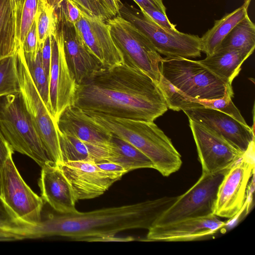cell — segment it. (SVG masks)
I'll use <instances>...</instances> for the list:
<instances>
[{"label":"cell","mask_w":255,"mask_h":255,"mask_svg":"<svg viewBox=\"0 0 255 255\" xmlns=\"http://www.w3.org/2000/svg\"><path fill=\"white\" fill-rule=\"evenodd\" d=\"M72 105L84 112L153 122L168 109L157 83L123 63L101 66L77 85Z\"/></svg>","instance_id":"obj_1"},{"label":"cell","mask_w":255,"mask_h":255,"mask_svg":"<svg viewBox=\"0 0 255 255\" xmlns=\"http://www.w3.org/2000/svg\"><path fill=\"white\" fill-rule=\"evenodd\" d=\"M177 197L164 196L88 212L50 214L31 227L29 239L61 236L87 241L95 237L115 236L128 229L149 230Z\"/></svg>","instance_id":"obj_2"},{"label":"cell","mask_w":255,"mask_h":255,"mask_svg":"<svg viewBox=\"0 0 255 255\" xmlns=\"http://www.w3.org/2000/svg\"><path fill=\"white\" fill-rule=\"evenodd\" d=\"M85 113L95 124L141 151L152 162L154 169L163 176H169L180 168L182 163L180 154L171 139L153 122Z\"/></svg>","instance_id":"obj_3"},{"label":"cell","mask_w":255,"mask_h":255,"mask_svg":"<svg viewBox=\"0 0 255 255\" xmlns=\"http://www.w3.org/2000/svg\"><path fill=\"white\" fill-rule=\"evenodd\" d=\"M0 130L13 151L29 156L41 167L51 161L45 151L21 92L0 96Z\"/></svg>","instance_id":"obj_4"},{"label":"cell","mask_w":255,"mask_h":255,"mask_svg":"<svg viewBox=\"0 0 255 255\" xmlns=\"http://www.w3.org/2000/svg\"><path fill=\"white\" fill-rule=\"evenodd\" d=\"M161 75L183 95L197 99H216L234 92L232 85L221 80L198 60L162 58Z\"/></svg>","instance_id":"obj_5"},{"label":"cell","mask_w":255,"mask_h":255,"mask_svg":"<svg viewBox=\"0 0 255 255\" xmlns=\"http://www.w3.org/2000/svg\"><path fill=\"white\" fill-rule=\"evenodd\" d=\"M119 16L137 27L155 50L166 58L190 59L201 56V39L197 35L164 28L145 12L127 3H122Z\"/></svg>","instance_id":"obj_6"},{"label":"cell","mask_w":255,"mask_h":255,"mask_svg":"<svg viewBox=\"0 0 255 255\" xmlns=\"http://www.w3.org/2000/svg\"><path fill=\"white\" fill-rule=\"evenodd\" d=\"M113 40L121 53L124 63L140 69L157 83L160 78V54L133 24L121 16L107 20Z\"/></svg>","instance_id":"obj_7"},{"label":"cell","mask_w":255,"mask_h":255,"mask_svg":"<svg viewBox=\"0 0 255 255\" xmlns=\"http://www.w3.org/2000/svg\"><path fill=\"white\" fill-rule=\"evenodd\" d=\"M21 92L26 109L49 159L62 162L56 123L42 100L30 75L24 52L19 46L15 54Z\"/></svg>","instance_id":"obj_8"},{"label":"cell","mask_w":255,"mask_h":255,"mask_svg":"<svg viewBox=\"0 0 255 255\" xmlns=\"http://www.w3.org/2000/svg\"><path fill=\"white\" fill-rule=\"evenodd\" d=\"M228 169L202 173L198 181L157 219L154 225L214 214L219 186Z\"/></svg>","instance_id":"obj_9"},{"label":"cell","mask_w":255,"mask_h":255,"mask_svg":"<svg viewBox=\"0 0 255 255\" xmlns=\"http://www.w3.org/2000/svg\"><path fill=\"white\" fill-rule=\"evenodd\" d=\"M255 140L227 170L217 194L214 214L233 218L244 207L255 171Z\"/></svg>","instance_id":"obj_10"},{"label":"cell","mask_w":255,"mask_h":255,"mask_svg":"<svg viewBox=\"0 0 255 255\" xmlns=\"http://www.w3.org/2000/svg\"><path fill=\"white\" fill-rule=\"evenodd\" d=\"M0 198L9 213L19 224L28 228L41 220L43 200L26 184L10 154L5 162L2 174Z\"/></svg>","instance_id":"obj_11"},{"label":"cell","mask_w":255,"mask_h":255,"mask_svg":"<svg viewBox=\"0 0 255 255\" xmlns=\"http://www.w3.org/2000/svg\"><path fill=\"white\" fill-rule=\"evenodd\" d=\"M50 37L49 100L50 114L56 122L61 113L72 105L77 84L67 64L62 36L56 27Z\"/></svg>","instance_id":"obj_12"},{"label":"cell","mask_w":255,"mask_h":255,"mask_svg":"<svg viewBox=\"0 0 255 255\" xmlns=\"http://www.w3.org/2000/svg\"><path fill=\"white\" fill-rule=\"evenodd\" d=\"M188 119L202 173L210 174L229 168L243 155L244 153L221 136Z\"/></svg>","instance_id":"obj_13"},{"label":"cell","mask_w":255,"mask_h":255,"mask_svg":"<svg viewBox=\"0 0 255 255\" xmlns=\"http://www.w3.org/2000/svg\"><path fill=\"white\" fill-rule=\"evenodd\" d=\"M188 119L202 125L245 153L255 140L254 128L221 111L203 107L182 110Z\"/></svg>","instance_id":"obj_14"},{"label":"cell","mask_w":255,"mask_h":255,"mask_svg":"<svg viewBox=\"0 0 255 255\" xmlns=\"http://www.w3.org/2000/svg\"><path fill=\"white\" fill-rule=\"evenodd\" d=\"M70 183L77 201L90 199L105 193L118 180L92 161H67L59 164Z\"/></svg>","instance_id":"obj_15"},{"label":"cell","mask_w":255,"mask_h":255,"mask_svg":"<svg viewBox=\"0 0 255 255\" xmlns=\"http://www.w3.org/2000/svg\"><path fill=\"white\" fill-rule=\"evenodd\" d=\"M225 222L214 214L154 225L148 230L147 241L186 242L212 235L224 227Z\"/></svg>","instance_id":"obj_16"},{"label":"cell","mask_w":255,"mask_h":255,"mask_svg":"<svg viewBox=\"0 0 255 255\" xmlns=\"http://www.w3.org/2000/svg\"><path fill=\"white\" fill-rule=\"evenodd\" d=\"M56 27L62 36L67 64L78 85L102 65L88 49L74 24L56 14Z\"/></svg>","instance_id":"obj_17"},{"label":"cell","mask_w":255,"mask_h":255,"mask_svg":"<svg viewBox=\"0 0 255 255\" xmlns=\"http://www.w3.org/2000/svg\"><path fill=\"white\" fill-rule=\"evenodd\" d=\"M75 25L88 49L102 66L124 63L123 56L113 40L106 21L82 15Z\"/></svg>","instance_id":"obj_18"},{"label":"cell","mask_w":255,"mask_h":255,"mask_svg":"<svg viewBox=\"0 0 255 255\" xmlns=\"http://www.w3.org/2000/svg\"><path fill=\"white\" fill-rule=\"evenodd\" d=\"M38 185L43 200L58 213L77 211L73 189L59 164L50 161L41 167Z\"/></svg>","instance_id":"obj_19"},{"label":"cell","mask_w":255,"mask_h":255,"mask_svg":"<svg viewBox=\"0 0 255 255\" xmlns=\"http://www.w3.org/2000/svg\"><path fill=\"white\" fill-rule=\"evenodd\" d=\"M57 130L84 142L108 146L112 133L91 121L82 111L73 105L67 107L55 122Z\"/></svg>","instance_id":"obj_20"},{"label":"cell","mask_w":255,"mask_h":255,"mask_svg":"<svg viewBox=\"0 0 255 255\" xmlns=\"http://www.w3.org/2000/svg\"><path fill=\"white\" fill-rule=\"evenodd\" d=\"M157 84L163 95L168 109L179 111L196 107L210 108L221 111L243 124L248 125L232 101L234 92H228L219 99H197L181 94L161 75Z\"/></svg>","instance_id":"obj_21"},{"label":"cell","mask_w":255,"mask_h":255,"mask_svg":"<svg viewBox=\"0 0 255 255\" xmlns=\"http://www.w3.org/2000/svg\"><path fill=\"white\" fill-rule=\"evenodd\" d=\"M253 52L248 50H219L198 61L225 83L232 85L242 64Z\"/></svg>","instance_id":"obj_22"},{"label":"cell","mask_w":255,"mask_h":255,"mask_svg":"<svg viewBox=\"0 0 255 255\" xmlns=\"http://www.w3.org/2000/svg\"><path fill=\"white\" fill-rule=\"evenodd\" d=\"M57 132L62 162L85 160L99 162L108 160L109 145L91 144L58 130Z\"/></svg>","instance_id":"obj_23"},{"label":"cell","mask_w":255,"mask_h":255,"mask_svg":"<svg viewBox=\"0 0 255 255\" xmlns=\"http://www.w3.org/2000/svg\"><path fill=\"white\" fill-rule=\"evenodd\" d=\"M251 2V0H244L241 6L215 20L213 27L201 37L202 52L208 56L216 51L232 29L248 15Z\"/></svg>","instance_id":"obj_24"},{"label":"cell","mask_w":255,"mask_h":255,"mask_svg":"<svg viewBox=\"0 0 255 255\" xmlns=\"http://www.w3.org/2000/svg\"><path fill=\"white\" fill-rule=\"evenodd\" d=\"M108 161L117 163L128 172L139 168H153L151 160L137 148L112 133Z\"/></svg>","instance_id":"obj_25"},{"label":"cell","mask_w":255,"mask_h":255,"mask_svg":"<svg viewBox=\"0 0 255 255\" xmlns=\"http://www.w3.org/2000/svg\"><path fill=\"white\" fill-rule=\"evenodd\" d=\"M18 47L15 2L0 0V59L15 55Z\"/></svg>","instance_id":"obj_26"},{"label":"cell","mask_w":255,"mask_h":255,"mask_svg":"<svg viewBox=\"0 0 255 255\" xmlns=\"http://www.w3.org/2000/svg\"><path fill=\"white\" fill-rule=\"evenodd\" d=\"M255 24L247 15L225 37L216 50L235 49L254 51Z\"/></svg>","instance_id":"obj_27"},{"label":"cell","mask_w":255,"mask_h":255,"mask_svg":"<svg viewBox=\"0 0 255 255\" xmlns=\"http://www.w3.org/2000/svg\"><path fill=\"white\" fill-rule=\"evenodd\" d=\"M42 44L39 45L35 58H33L30 54L23 52L26 65L33 82L50 114L49 80L42 66Z\"/></svg>","instance_id":"obj_28"},{"label":"cell","mask_w":255,"mask_h":255,"mask_svg":"<svg viewBox=\"0 0 255 255\" xmlns=\"http://www.w3.org/2000/svg\"><path fill=\"white\" fill-rule=\"evenodd\" d=\"M20 92L15 55L0 59V96Z\"/></svg>","instance_id":"obj_29"},{"label":"cell","mask_w":255,"mask_h":255,"mask_svg":"<svg viewBox=\"0 0 255 255\" xmlns=\"http://www.w3.org/2000/svg\"><path fill=\"white\" fill-rule=\"evenodd\" d=\"M35 21L38 45H40L53 33L56 27L54 9L49 5L47 0H40Z\"/></svg>","instance_id":"obj_30"},{"label":"cell","mask_w":255,"mask_h":255,"mask_svg":"<svg viewBox=\"0 0 255 255\" xmlns=\"http://www.w3.org/2000/svg\"><path fill=\"white\" fill-rule=\"evenodd\" d=\"M28 228L17 222L8 211L0 197V238L26 239Z\"/></svg>","instance_id":"obj_31"},{"label":"cell","mask_w":255,"mask_h":255,"mask_svg":"<svg viewBox=\"0 0 255 255\" xmlns=\"http://www.w3.org/2000/svg\"><path fill=\"white\" fill-rule=\"evenodd\" d=\"M79 9L81 14L91 18L106 21L113 18L102 0H70Z\"/></svg>","instance_id":"obj_32"},{"label":"cell","mask_w":255,"mask_h":255,"mask_svg":"<svg viewBox=\"0 0 255 255\" xmlns=\"http://www.w3.org/2000/svg\"><path fill=\"white\" fill-rule=\"evenodd\" d=\"M40 0H25L20 20L18 37L19 46L23 43L25 38L35 20Z\"/></svg>","instance_id":"obj_33"},{"label":"cell","mask_w":255,"mask_h":255,"mask_svg":"<svg viewBox=\"0 0 255 255\" xmlns=\"http://www.w3.org/2000/svg\"><path fill=\"white\" fill-rule=\"evenodd\" d=\"M54 11L57 16L74 24L82 16L79 9L70 0H62Z\"/></svg>","instance_id":"obj_34"},{"label":"cell","mask_w":255,"mask_h":255,"mask_svg":"<svg viewBox=\"0 0 255 255\" xmlns=\"http://www.w3.org/2000/svg\"><path fill=\"white\" fill-rule=\"evenodd\" d=\"M23 52L35 58L38 48L37 27L35 20L29 29L21 46Z\"/></svg>","instance_id":"obj_35"},{"label":"cell","mask_w":255,"mask_h":255,"mask_svg":"<svg viewBox=\"0 0 255 255\" xmlns=\"http://www.w3.org/2000/svg\"><path fill=\"white\" fill-rule=\"evenodd\" d=\"M145 12L155 23L166 29L176 30V25L169 20L166 13L155 9H145L141 10Z\"/></svg>","instance_id":"obj_36"},{"label":"cell","mask_w":255,"mask_h":255,"mask_svg":"<svg viewBox=\"0 0 255 255\" xmlns=\"http://www.w3.org/2000/svg\"><path fill=\"white\" fill-rule=\"evenodd\" d=\"M96 163L100 168L118 180L128 173L122 166L113 161L107 160Z\"/></svg>","instance_id":"obj_37"},{"label":"cell","mask_w":255,"mask_h":255,"mask_svg":"<svg viewBox=\"0 0 255 255\" xmlns=\"http://www.w3.org/2000/svg\"><path fill=\"white\" fill-rule=\"evenodd\" d=\"M51 35V34H50ZM50 35L46 37L42 45L41 60L43 69L48 80L51 60V45Z\"/></svg>","instance_id":"obj_38"},{"label":"cell","mask_w":255,"mask_h":255,"mask_svg":"<svg viewBox=\"0 0 255 255\" xmlns=\"http://www.w3.org/2000/svg\"><path fill=\"white\" fill-rule=\"evenodd\" d=\"M13 150L8 144L0 130V196L2 188V174L5 161L8 156L13 153Z\"/></svg>","instance_id":"obj_39"},{"label":"cell","mask_w":255,"mask_h":255,"mask_svg":"<svg viewBox=\"0 0 255 255\" xmlns=\"http://www.w3.org/2000/svg\"><path fill=\"white\" fill-rule=\"evenodd\" d=\"M138 5L140 10L145 9H157L166 13V8L162 0H133Z\"/></svg>","instance_id":"obj_40"},{"label":"cell","mask_w":255,"mask_h":255,"mask_svg":"<svg viewBox=\"0 0 255 255\" xmlns=\"http://www.w3.org/2000/svg\"><path fill=\"white\" fill-rule=\"evenodd\" d=\"M113 17L119 15L123 2L121 0H102Z\"/></svg>","instance_id":"obj_41"},{"label":"cell","mask_w":255,"mask_h":255,"mask_svg":"<svg viewBox=\"0 0 255 255\" xmlns=\"http://www.w3.org/2000/svg\"><path fill=\"white\" fill-rule=\"evenodd\" d=\"M134 239L131 237L126 238H118L115 236H106L95 237L89 239L87 242H128L133 241Z\"/></svg>","instance_id":"obj_42"},{"label":"cell","mask_w":255,"mask_h":255,"mask_svg":"<svg viewBox=\"0 0 255 255\" xmlns=\"http://www.w3.org/2000/svg\"><path fill=\"white\" fill-rule=\"evenodd\" d=\"M24 0H14L16 8V22L17 39L19 35L21 13Z\"/></svg>","instance_id":"obj_43"},{"label":"cell","mask_w":255,"mask_h":255,"mask_svg":"<svg viewBox=\"0 0 255 255\" xmlns=\"http://www.w3.org/2000/svg\"><path fill=\"white\" fill-rule=\"evenodd\" d=\"M62 0H47L49 5L54 9H56Z\"/></svg>","instance_id":"obj_44"}]
</instances>
